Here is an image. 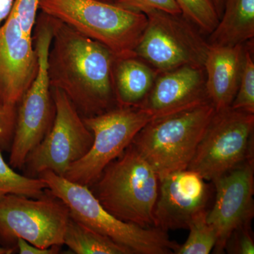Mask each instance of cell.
Wrapping results in <instances>:
<instances>
[{
    "label": "cell",
    "mask_w": 254,
    "mask_h": 254,
    "mask_svg": "<svg viewBox=\"0 0 254 254\" xmlns=\"http://www.w3.org/2000/svg\"><path fill=\"white\" fill-rule=\"evenodd\" d=\"M53 38L48 58L52 88L64 92L83 118L116 106L115 55L98 42L51 17Z\"/></svg>",
    "instance_id": "obj_1"
},
{
    "label": "cell",
    "mask_w": 254,
    "mask_h": 254,
    "mask_svg": "<svg viewBox=\"0 0 254 254\" xmlns=\"http://www.w3.org/2000/svg\"><path fill=\"white\" fill-rule=\"evenodd\" d=\"M158 187V174L131 143L89 188L114 216L149 228L155 227Z\"/></svg>",
    "instance_id": "obj_2"
},
{
    "label": "cell",
    "mask_w": 254,
    "mask_h": 254,
    "mask_svg": "<svg viewBox=\"0 0 254 254\" xmlns=\"http://www.w3.org/2000/svg\"><path fill=\"white\" fill-rule=\"evenodd\" d=\"M52 194L68 207L70 218L127 247L133 254H175L180 245L168 232L143 227L117 218L103 208L89 187L78 185L51 171L38 175Z\"/></svg>",
    "instance_id": "obj_3"
},
{
    "label": "cell",
    "mask_w": 254,
    "mask_h": 254,
    "mask_svg": "<svg viewBox=\"0 0 254 254\" xmlns=\"http://www.w3.org/2000/svg\"><path fill=\"white\" fill-rule=\"evenodd\" d=\"M39 11L103 45L116 58L135 56L147 24L143 13L97 0H40Z\"/></svg>",
    "instance_id": "obj_4"
},
{
    "label": "cell",
    "mask_w": 254,
    "mask_h": 254,
    "mask_svg": "<svg viewBox=\"0 0 254 254\" xmlns=\"http://www.w3.org/2000/svg\"><path fill=\"white\" fill-rule=\"evenodd\" d=\"M215 113L210 102L153 119L131 144L159 177L185 170Z\"/></svg>",
    "instance_id": "obj_5"
},
{
    "label": "cell",
    "mask_w": 254,
    "mask_h": 254,
    "mask_svg": "<svg viewBox=\"0 0 254 254\" xmlns=\"http://www.w3.org/2000/svg\"><path fill=\"white\" fill-rule=\"evenodd\" d=\"M33 36L38 69L36 78L17 106L16 126L9 150V164L14 169H23L26 157L49 132L55 116L48 69L53 38L50 16L41 11L38 13Z\"/></svg>",
    "instance_id": "obj_6"
},
{
    "label": "cell",
    "mask_w": 254,
    "mask_h": 254,
    "mask_svg": "<svg viewBox=\"0 0 254 254\" xmlns=\"http://www.w3.org/2000/svg\"><path fill=\"white\" fill-rule=\"evenodd\" d=\"M147 24L135 48V56L158 73L186 65L203 66L209 44L203 35L182 14L153 8L139 10Z\"/></svg>",
    "instance_id": "obj_7"
},
{
    "label": "cell",
    "mask_w": 254,
    "mask_h": 254,
    "mask_svg": "<svg viewBox=\"0 0 254 254\" xmlns=\"http://www.w3.org/2000/svg\"><path fill=\"white\" fill-rule=\"evenodd\" d=\"M155 118L141 106L118 105L100 115L83 118L93 133V144L83 158L70 165L64 177L91 187L104 169L128 148L137 133Z\"/></svg>",
    "instance_id": "obj_8"
},
{
    "label": "cell",
    "mask_w": 254,
    "mask_h": 254,
    "mask_svg": "<svg viewBox=\"0 0 254 254\" xmlns=\"http://www.w3.org/2000/svg\"><path fill=\"white\" fill-rule=\"evenodd\" d=\"M69 218L68 207L48 190L37 198L6 195L0 199V245L16 248L23 239L38 248L61 247Z\"/></svg>",
    "instance_id": "obj_9"
},
{
    "label": "cell",
    "mask_w": 254,
    "mask_h": 254,
    "mask_svg": "<svg viewBox=\"0 0 254 254\" xmlns=\"http://www.w3.org/2000/svg\"><path fill=\"white\" fill-rule=\"evenodd\" d=\"M254 114L231 107L215 112L187 169L213 182L246 162L254 163Z\"/></svg>",
    "instance_id": "obj_10"
},
{
    "label": "cell",
    "mask_w": 254,
    "mask_h": 254,
    "mask_svg": "<svg viewBox=\"0 0 254 254\" xmlns=\"http://www.w3.org/2000/svg\"><path fill=\"white\" fill-rule=\"evenodd\" d=\"M55 107L53 126L26 157V176L38 177L46 171L64 177L70 165L91 149L93 136L83 117L66 94L52 88Z\"/></svg>",
    "instance_id": "obj_11"
},
{
    "label": "cell",
    "mask_w": 254,
    "mask_h": 254,
    "mask_svg": "<svg viewBox=\"0 0 254 254\" xmlns=\"http://www.w3.org/2000/svg\"><path fill=\"white\" fill-rule=\"evenodd\" d=\"M212 182L215 201L207 220L216 232L214 253L222 254L232 232L254 218V163L246 162Z\"/></svg>",
    "instance_id": "obj_12"
},
{
    "label": "cell",
    "mask_w": 254,
    "mask_h": 254,
    "mask_svg": "<svg viewBox=\"0 0 254 254\" xmlns=\"http://www.w3.org/2000/svg\"><path fill=\"white\" fill-rule=\"evenodd\" d=\"M205 181L190 169L159 177L153 212L155 227L165 232L188 230L195 216L208 210L211 189Z\"/></svg>",
    "instance_id": "obj_13"
},
{
    "label": "cell",
    "mask_w": 254,
    "mask_h": 254,
    "mask_svg": "<svg viewBox=\"0 0 254 254\" xmlns=\"http://www.w3.org/2000/svg\"><path fill=\"white\" fill-rule=\"evenodd\" d=\"M38 69L33 36L23 32L11 11L0 25V102L18 106Z\"/></svg>",
    "instance_id": "obj_14"
},
{
    "label": "cell",
    "mask_w": 254,
    "mask_h": 254,
    "mask_svg": "<svg viewBox=\"0 0 254 254\" xmlns=\"http://www.w3.org/2000/svg\"><path fill=\"white\" fill-rule=\"evenodd\" d=\"M209 101L203 66H186L158 73L139 106L160 118Z\"/></svg>",
    "instance_id": "obj_15"
},
{
    "label": "cell",
    "mask_w": 254,
    "mask_h": 254,
    "mask_svg": "<svg viewBox=\"0 0 254 254\" xmlns=\"http://www.w3.org/2000/svg\"><path fill=\"white\" fill-rule=\"evenodd\" d=\"M246 43L235 46H210L204 64L205 88L215 112L231 107L238 90Z\"/></svg>",
    "instance_id": "obj_16"
},
{
    "label": "cell",
    "mask_w": 254,
    "mask_h": 254,
    "mask_svg": "<svg viewBox=\"0 0 254 254\" xmlns=\"http://www.w3.org/2000/svg\"><path fill=\"white\" fill-rule=\"evenodd\" d=\"M158 73L136 56L116 58L113 80L117 105L139 106L150 93Z\"/></svg>",
    "instance_id": "obj_17"
},
{
    "label": "cell",
    "mask_w": 254,
    "mask_h": 254,
    "mask_svg": "<svg viewBox=\"0 0 254 254\" xmlns=\"http://www.w3.org/2000/svg\"><path fill=\"white\" fill-rule=\"evenodd\" d=\"M254 38V0H226L218 25L207 41L210 46H235Z\"/></svg>",
    "instance_id": "obj_18"
},
{
    "label": "cell",
    "mask_w": 254,
    "mask_h": 254,
    "mask_svg": "<svg viewBox=\"0 0 254 254\" xmlns=\"http://www.w3.org/2000/svg\"><path fill=\"white\" fill-rule=\"evenodd\" d=\"M64 245L76 254H133L127 247L71 218L65 230Z\"/></svg>",
    "instance_id": "obj_19"
},
{
    "label": "cell",
    "mask_w": 254,
    "mask_h": 254,
    "mask_svg": "<svg viewBox=\"0 0 254 254\" xmlns=\"http://www.w3.org/2000/svg\"><path fill=\"white\" fill-rule=\"evenodd\" d=\"M48 190L46 182L40 177H30L16 173L5 161L0 150V199L10 194L40 198Z\"/></svg>",
    "instance_id": "obj_20"
},
{
    "label": "cell",
    "mask_w": 254,
    "mask_h": 254,
    "mask_svg": "<svg viewBox=\"0 0 254 254\" xmlns=\"http://www.w3.org/2000/svg\"><path fill=\"white\" fill-rule=\"evenodd\" d=\"M208 210L200 212L191 220L188 238L174 254H209L213 250L217 235L207 220Z\"/></svg>",
    "instance_id": "obj_21"
},
{
    "label": "cell",
    "mask_w": 254,
    "mask_h": 254,
    "mask_svg": "<svg viewBox=\"0 0 254 254\" xmlns=\"http://www.w3.org/2000/svg\"><path fill=\"white\" fill-rule=\"evenodd\" d=\"M231 108L254 114V40L246 43L240 84Z\"/></svg>",
    "instance_id": "obj_22"
},
{
    "label": "cell",
    "mask_w": 254,
    "mask_h": 254,
    "mask_svg": "<svg viewBox=\"0 0 254 254\" xmlns=\"http://www.w3.org/2000/svg\"><path fill=\"white\" fill-rule=\"evenodd\" d=\"M182 14L198 28L203 35L208 36L216 27L218 15L211 0H175Z\"/></svg>",
    "instance_id": "obj_23"
},
{
    "label": "cell",
    "mask_w": 254,
    "mask_h": 254,
    "mask_svg": "<svg viewBox=\"0 0 254 254\" xmlns=\"http://www.w3.org/2000/svg\"><path fill=\"white\" fill-rule=\"evenodd\" d=\"M225 251L228 254H254V241L252 222L237 227L229 237Z\"/></svg>",
    "instance_id": "obj_24"
},
{
    "label": "cell",
    "mask_w": 254,
    "mask_h": 254,
    "mask_svg": "<svg viewBox=\"0 0 254 254\" xmlns=\"http://www.w3.org/2000/svg\"><path fill=\"white\" fill-rule=\"evenodd\" d=\"M40 0H14L11 11L16 15L26 35L33 36V28L39 11Z\"/></svg>",
    "instance_id": "obj_25"
},
{
    "label": "cell",
    "mask_w": 254,
    "mask_h": 254,
    "mask_svg": "<svg viewBox=\"0 0 254 254\" xmlns=\"http://www.w3.org/2000/svg\"><path fill=\"white\" fill-rule=\"evenodd\" d=\"M17 106L0 102V150H9L14 136Z\"/></svg>",
    "instance_id": "obj_26"
},
{
    "label": "cell",
    "mask_w": 254,
    "mask_h": 254,
    "mask_svg": "<svg viewBox=\"0 0 254 254\" xmlns=\"http://www.w3.org/2000/svg\"><path fill=\"white\" fill-rule=\"evenodd\" d=\"M115 5L132 11H139L141 8L149 7L171 14H182L175 0H117Z\"/></svg>",
    "instance_id": "obj_27"
},
{
    "label": "cell",
    "mask_w": 254,
    "mask_h": 254,
    "mask_svg": "<svg viewBox=\"0 0 254 254\" xmlns=\"http://www.w3.org/2000/svg\"><path fill=\"white\" fill-rule=\"evenodd\" d=\"M16 247L20 254H55L59 253L60 248V247H52L48 249L38 248L23 239H18Z\"/></svg>",
    "instance_id": "obj_28"
},
{
    "label": "cell",
    "mask_w": 254,
    "mask_h": 254,
    "mask_svg": "<svg viewBox=\"0 0 254 254\" xmlns=\"http://www.w3.org/2000/svg\"><path fill=\"white\" fill-rule=\"evenodd\" d=\"M14 2V0H0V25L9 16Z\"/></svg>",
    "instance_id": "obj_29"
},
{
    "label": "cell",
    "mask_w": 254,
    "mask_h": 254,
    "mask_svg": "<svg viewBox=\"0 0 254 254\" xmlns=\"http://www.w3.org/2000/svg\"><path fill=\"white\" fill-rule=\"evenodd\" d=\"M225 1H226V0H211L214 7H215V10H216L217 14L218 15L219 19L221 17L222 12H223Z\"/></svg>",
    "instance_id": "obj_30"
},
{
    "label": "cell",
    "mask_w": 254,
    "mask_h": 254,
    "mask_svg": "<svg viewBox=\"0 0 254 254\" xmlns=\"http://www.w3.org/2000/svg\"><path fill=\"white\" fill-rule=\"evenodd\" d=\"M16 250L15 247H6L0 245V254H11L14 253Z\"/></svg>",
    "instance_id": "obj_31"
},
{
    "label": "cell",
    "mask_w": 254,
    "mask_h": 254,
    "mask_svg": "<svg viewBox=\"0 0 254 254\" xmlns=\"http://www.w3.org/2000/svg\"><path fill=\"white\" fill-rule=\"evenodd\" d=\"M97 1H103V2L115 4V2H116L117 0H97Z\"/></svg>",
    "instance_id": "obj_32"
}]
</instances>
